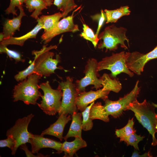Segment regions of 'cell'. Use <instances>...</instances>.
Wrapping results in <instances>:
<instances>
[{
	"label": "cell",
	"instance_id": "7c38bea8",
	"mask_svg": "<svg viewBox=\"0 0 157 157\" xmlns=\"http://www.w3.org/2000/svg\"><path fill=\"white\" fill-rule=\"evenodd\" d=\"M157 58V46L154 49L146 54L135 51L130 52L126 64L129 69L140 75L144 71L146 64L149 61Z\"/></svg>",
	"mask_w": 157,
	"mask_h": 157
},
{
	"label": "cell",
	"instance_id": "d4e9b609",
	"mask_svg": "<svg viewBox=\"0 0 157 157\" xmlns=\"http://www.w3.org/2000/svg\"><path fill=\"white\" fill-rule=\"evenodd\" d=\"M133 119H129L127 124L123 128L116 130L115 135L117 137L120 138V142L123 141L125 138L136 133V131L133 127L134 122Z\"/></svg>",
	"mask_w": 157,
	"mask_h": 157
},
{
	"label": "cell",
	"instance_id": "83f0119b",
	"mask_svg": "<svg viewBox=\"0 0 157 157\" xmlns=\"http://www.w3.org/2000/svg\"><path fill=\"white\" fill-rule=\"evenodd\" d=\"M0 53H4L6 54L10 58L14 59L16 62H24L25 61L24 59L22 58L21 55L20 53L15 51L9 49L7 46L0 44Z\"/></svg>",
	"mask_w": 157,
	"mask_h": 157
},
{
	"label": "cell",
	"instance_id": "7a4b0ae2",
	"mask_svg": "<svg viewBox=\"0 0 157 157\" xmlns=\"http://www.w3.org/2000/svg\"><path fill=\"white\" fill-rule=\"evenodd\" d=\"M47 44H44L39 50H33L32 54L34 55V69L33 73L45 77H48L53 73L57 69L58 63L60 61V58L56 54L55 59L53 58L54 54L50 50L56 49V45H50L47 47Z\"/></svg>",
	"mask_w": 157,
	"mask_h": 157
},
{
	"label": "cell",
	"instance_id": "8d00e7d4",
	"mask_svg": "<svg viewBox=\"0 0 157 157\" xmlns=\"http://www.w3.org/2000/svg\"><path fill=\"white\" fill-rule=\"evenodd\" d=\"M152 104L155 107L157 108V104H154L153 103H152ZM156 116L157 117V114H156Z\"/></svg>",
	"mask_w": 157,
	"mask_h": 157
},
{
	"label": "cell",
	"instance_id": "3957f363",
	"mask_svg": "<svg viewBox=\"0 0 157 157\" xmlns=\"http://www.w3.org/2000/svg\"><path fill=\"white\" fill-rule=\"evenodd\" d=\"M42 76L33 73L29 75L27 78L15 85L13 89V101H22L27 105H35L42 95L39 91L38 83Z\"/></svg>",
	"mask_w": 157,
	"mask_h": 157
},
{
	"label": "cell",
	"instance_id": "277c9868",
	"mask_svg": "<svg viewBox=\"0 0 157 157\" xmlns=\"http://www.w3.org/2000/svg\"><path fill=\"white\" fill-rule=\"evenodd\" d=\"M120 84L116 78H112L110 76L104 79L102 88L95 91H85L80 93L77 98L76 105L78 109L81 112L84 111L90 104L99 99L104 100L108 98L110 91L118 93Z\"/></svg>",
	"mask_w": 157,
	"mask_h": 157
},
{
	"label": "cell",
	"instance_id": "e575fe53",
	"mask_svg": "<svg viewBox=\"0 0 157 157\" xmlns=\"http://www.w3.org/2000/svg\"><path fill=\"white\" fill-rule=\"evenodd\" d=\"M46 3L47 7L50 6L53 2V0H44Z\"/></svg>",
	"mask_w": 157,
	"mask_h": 157
},
{
	"label": "cell",
	"instance_id": "ba28073f",
	"mask_svg": "<svg viewBox=\"0 0 157 157\" xmlns=\"http://www.w3.org/2000/svg\"><path fill=\"white\" fill-rule=\"evenodd\" d=\"M73 78L68 76L65 81L58 82V88L63 92L61 105L59 115L63 113L67 115H72L74 112H77L76 101L79 94L76 86L73 83Z\"/></svg>",
	"mask_w": 157,
	"mask_h": 157
},
{
	"label": "cell",
	"instance_id": "5b68a950",
	"mask_svg": "<svg viewBox=\"0 0 157 157\" xmlns=\"http://www.w3.org/2000/svg\"><path fill=\"white\" fill-rule=\"evenodd\" d=\"M126 29L123 27H117L114 25L108 26L101 33L98 37L101 42L98 46L99 49L106 48V51H115L119 45L122 48L127 49L125 44L126 41L129 47V40L126 35Z\"/></svg>",
	"mask_w": 157,
	"mask_h": 157
},
{
	"label": "cell",
	"instance_id": "7402d4cb",
	"mask_svg": "<svg viewBox=\"0 0 157 157\" xmlns=\"http://www.w3.org/2000/svg\"><path fill=\"white\" fill-rule=\"evenodd\" d=\"M63 16L62 13L59 12L53 14L42 15L39 19L42 24V29L44 32L49 31L53 29Z\"/></svg>",
	"mask_w": 157,
	"mask_h": 157
},
{
	"label": "cell",
	"instance_id": "603a6c76",
	"mask_svg": "<svg viewBox=\"0 0 157 157\" xmlns=\"http://www.w3.org/2000/svg\"><path fill=\"white\" fill-rule=\"evenodd\" d=\"M90 116L92 120L99 119L105 122H109L110 120L109 115L100 102L94 103L92 106L90 110Z\"/></svg>",
	"mask_w": 157,
	"mask_h": 157
},
{
	"label": "cell",
	"instance_id": "5bb4252c",
	"mask_svg": "<svg viewBox=\"0 0 157 157\" xmlns=\"http://www.w3.org/2000/svg\"><path fill=\"white\" fill-rule=\"evenodd\" d=\"M28 142L31 147L32 152L38 154L39 150L43 148H51L56 150V153H61L62 143L55 140L44 138L41 135H33L32 138L29 139Z\"/></svg>",
	"mask_w": 157,
	"mask_h": 157
},
{
	"label": "cell",
	"instance_id": "2e32d148",
	"mask_svg": "<svg viewBox=\"0 0 157 157\" xmlns=\"http://www.w3.org/2000/svg\"><path fill=\"white\" fill-rule=\"evenodd\" d=\"M18 8L19 10L18 16L12 19H6L3 24L2 32L4 35L3 39L13 37L16 31L20 30L22 19L26 15L22 6L19 7Z\"/></svg>",
	"mask_w": 157,
	"mask_h": 157
},
{
	"label": "cell",
	"instance_id": "9c48e42d",
	"mask_svg": "<svg viewBox=\"0 0 157 157\" xmlns=\"http://www.w3.org/2000/svg\"><path fill=\"white\" fill-rule=\"evenodd\" d=\"M139 83V81H137L132 90L118 100L113 101L108 98L104 100V107L109 116L115 118L119 117L124 111L128 110L131 104L138 101L137 98L140 91Z\"/></svg>",
	"mask_w": 157,
	"mask_h": 157
},
{
	"label": "cell",
	"instance_id": "ffe728a7",
	"mask_svg": "<svg viewBox=\"0 0 157 157\" xmlns=\"http://www.w3.org/2000/svg\"><path fill=\"white\" fill-rule=\"evenodd\" d=\"M104 11L106 17V24L116 23L120 18L124 16L129 15L131 13L128 6H122L113 10L105 9Z\"/></svg>",
	"mask_w": 157,
	"mask_h": 157
},
{
	"label": "cell",
	"instance_id": "e0dca14e",
	"mask_svg": "<svg viewBox=\"0 0 157 157\" xmlns=\"http://www.w3.org/2000/svg\"><path fill=\"white\" fill-rule=\"evenodd\" d=\"M38 23L35 27L26 34L19 37H12L3 39L0 44L7 46L9 45H16L21 46L23 45L25 42L30 38H35L39 32L42 29V24L39 18L37 19Z\"/></svg>",
	"mask_w": 157,
	"mask_h": 157
},
{
	"label": "cell",
	"instance_id": "4316f807",
	"mask_svg": "<svg viewBox=\"0 0 157 157\" xmlns=\"http://www.w3.org/2000/svg\"><path fill=\"white\" fill-rule=\"evenodd\" d=\"M94 103V101L87 106L85 109L82 112V130L88 131L91 130L93 126L92 120L90 116V111L92 106Z\"/></svg>",
	"mask_w": 157,
	"mask_h": 157
},
{
	"label": "cell",
	"instance_id": "ac0fdd59",
	"mask_svg": "<svg viewBox=\"0 0 157 157\" xmlns=\"http://www.w3.org/2000/svg\"><path fill=\"white\" fill-rule=\"evenodd\" d=\"M87 144L82 138H75V140L69 142L65 140L62 143L61 151L64 152V157H73L79 149L86 147Z\"/></svg>",
	"mask_w": 157,
	"mask_h": 157
},
{
	"label": "cell",
	"instance_id": "f546056e",
	"mask_svg": "<svg viewBox=\"0 0 157 157\" xmlns=\"http://www.w3.org/2000/svg\"><path fill=\"white\" fill-rule=\"evenodd\" d=\"M26 0H10V3L8 7L5 10L6 14L9 15L12 14L13 15H17L16 7L18 8L22 6Z\"/></svg>",
	"mask_w": 157,
	"mask_h": 157
},
{
	"label": "cell",
	"instance_id": "30bf717a",
	"mask_svg": "<svg viewBox=\"0 0 157 157\" xmlns=\"http://www.w3.org/2000/svg\"><path fill=\"white\" fill-rule=\"evenodd\" d=\"M34 115L30 114L26 116L18 119L14 125L8 129L6 135H11L16 142L15 147L12 151V155H15L18 148L21 145L28 142L29 139L32 138L33 134L28 130V125Z\"/></svg>",
	"mask_w": 157,
	"mask_h": 157
},
{
	"label": "cell",
	"instance_id": "836d02e7",
	"mask_svg": "<svg viewBox=\"0 0 157 157\" xmlns=\"http://www.w3.org/2000/svg\"><path fill=\"white\" fill-rule=\"evenodd\" d=\"M152 156L150 153L149 151L146 152L142 155H140L139 154V152L137 150L135 149L134 150L131 156L132 157H151Z\"/></svg>",
	"mask_w": 157,
	"mask_h": 157
},
{
	"label": "cell",
	"instance_id": "4dcf8cb0",
	"mask_svg": "<svg viewBox=\"0 0 157 157\" xmlns=\"http://www.w3.org/2000/svg\"><path fill=\"white\" fill-rule=\"evenodd\" d=\"M91 17L93 20L98 21V28L95 34L98 37L101 28L106 20L105 13L103 10H101L100 14H97L92 16Z\"/></svg>",
	"mask_w": 157,
	"mask_h": 157
},
{
	"label": "cell",
	"instance_id": "9a60e30c",
	"mask_svg": "<svg viewBox=\"0 0 157 157\" xmlns=\"http://www.w3.org/2000/svg\"><path fill=\"white\" fill-rule=\"evenodd\" d=\"M71 115H68L62 113L56 121L51 125L49 127L44 130L41 135H49L58 138L61 141L63 138V133L64 128L68 122L72 119Z\"/></svg>",
	"mask_w": 157,
	"mask_h": 157
},
{
	"label": "cell",
	"instance_id": "8fae6325",
	"mask_svg": "<svg viewBox=\"0 0 157 157\" xmlns=\"http://www.w3.org/2000/svg\"><path fill=\"white\" fill-rule=\"evenodd\" d=\"M98 62L94 58L88 60L84 71L85 76L76 81V87L79 94L85 91L86 87L89 85H93L94 88L96 90L103 87V80L101 78H98Z\"/></svg>",
	"mask_w": 157,
	"mask_h": 157
},
{
	"label": "cell",
	"instance_id": "44dd1931",
	"mask_svg": "<svg viewBox=\"0 0 157 157\" xmlns=\"http://www.w3.org/2000/svg\"><path fill=\"white\" fill-rule=\"evenodd\" d=\"M26 8L30 12L33 11L31 16L36 19L42 14V11L47 8V5L44 0H26L24 2Z\"/></svg>",
	"mask_w": 157,
	"mask_h": 157
},
{
	"label": "cell",
	"instance_id": "d590c367",
	"mask_svg": "<svg viewBox=\"0 0 157 157\" xmlns=\"http://www.w3.org/2000/svg\"><path fill=\"white\" fill-rule=\"evenodd\" d=\"M4 38V34L2 32L0 33V42L2 41Z\"/></svg>",
	"mask_w": 157,
	"mask_h": 157
},
{
	"label": "cell",
	"instance_id": "f1b7e54d",
	"mask_svg": "<svg viewBox=\"0 0 157 157\" xmlns=\"http://www.w3.org/2000/svg\"><path fill=\"white\" fill-rule=\"evenodd\" d=\"M144 138V137L138 135L134 133L125 138L123 141L126 143L127 146H132L135 149L139 150L138 144Z\"/></svg>",
	"mask_w": 157,
	"mask_h": 157
},
{
	"label": "cell",
	"instance_id": "8992f818",
	"mask_svg": "<svg viewBox=\"0 0 157 157\" xmlns=\"http://www.w3.org/2000/svg\"><path fill=\"white\" fill-rule=\"evenodd\" d=\"M39 87L44 94L41 97L40 103H37L38 106L47 115H53L58 113L61 105L62 91L58 88L57 90L52 88L48 81L40 84Z\"/></svg>",
	"mask_w": 157,
	"mask_h": 157
},
{
	"label": "cell",
	"instance_id": "d6a6232c",
	"mask_svg": "<svg viewBox=\"0 0 157 157\" xmlns=\"http://www.w3.org/2000/svg\"><path fill=\"white\" fill-rule=\"evenodd\" d=\"M20 146L21 149L24 151L27 157H44L47 156L40 154L38 153L37 155H34L32 151H30L28 149L26 144H22Z\"/></svg>",
	"mask_w": 157,
	"mask_h": 157
},
{
	"label": "cell",
	"instance_id": "6da1fadb",
	"mask_svg": "<svg viewBox=\"0 0 157 157\" xmlns=\"http://www.w3.org/2000/svg\"><path fill=\"white\" fill-rule=\"evenodd\" d=\"M155 107L146 99L142 102L138 101L131 104L128 110L132 111L139 122L145 128L152 137L151 145H157L155 134L157 133V117Z\"/></svg>",
	"mask_w": 157,
	"mask_h": 157
},
{
	"label": "cell",
	"instance_id": "484cf974",
	"mask_svg": "<svg viewBox=\"0 0 157 157\" xmlns=\"http://www.w3.org/2000/svg\"><path fill=\"white\" fill-rule=\"evenodd\" d=\"M83 31L80 36L84 39L92 42L94 47H96L99 39L96 35L93 30L85 24H83Z\"/></svg>",
	"mask_w": 157,
	"mask_h": 157
},
{
	"label": "cell",
	"instance_id": "d6986e66",
	"mask_svg": "<svg viewBox=\"0 0 157 157\" xmlns=\"http://www.w3.org/2000/svg\"><path fill=\"white\" fill-rule=\"evenodd\" d=\"M72 115V120L69 129L66 135L63 137L65 140L70 137L82 138V113L74 112Z\"/></svg>",
	"mask_w": 157,
	"mask_h": 157
},
{
	"label": "cell",
	"instance_id": "1f68e13d",
	"mask_svg": "<svg viewBox=\"0 0 157 157\" xmlns=\"http://www.w3.org/2000/svg\"><path fill=\"white\" fill-rule=\"evenodd\" d=\"M7 137V139L0 140V147H8L12 151L15 147V141L12 136L11 135L8 136Z\"/></svg>",
	"mask_w": 157,
	"mask_h": 157
},
{
	"label": "cell",
	"instance_id": "cb8c5ba5",
	"mask_svg": "<svg viewBox=\"0 0 157 157\" xmlns=\"http://www.w3.org/2000/svg\"><path fill=\"white\" fill-rule=\"evenodd\" d=\"M53 4L62 11L63 18L77 6L74 0H54Z\"/></svg>",
	"mask_w": 157,
	"mask_h": 157
},
{
	"label": "cell",
	"instance_id": "4fadbf2b",
	"mask_svg": "<svg viewBox=\"0 0 157 157\" xmlns=\"http://www.w3.org/2000/svg\"><path fill=\"white\" fill-rule=\"evenodd\" d=\"M74 11L72 15L65 17L60 20L55 27L50 31L44 32L41 36L42 41L45 44L50 42L54 37L61 33L79 31L78 26L74 22Z\"/></svg>",
	"mask_w": 157,
	"mask_h": 157
},
{
	"label": "cell",
	"instance_id": "52a82bcc",
	"mask_svg": "<svg viewBox=\"0 0 157 157\" xmlns=\"http://www.w3.org/2000/svg\"><path fill=\"white\" fill-rule=\"evenodd\" d=\"M129 53L130 52L122 51L104 58L98 62V71L109 70L111 72V76L114 78L122 73L126 74L130 77H133L134 73L129 69L126 64Z\"/></svg>",
	"mask_w": 157,
	"mask_h": 157
}]
</instances>
